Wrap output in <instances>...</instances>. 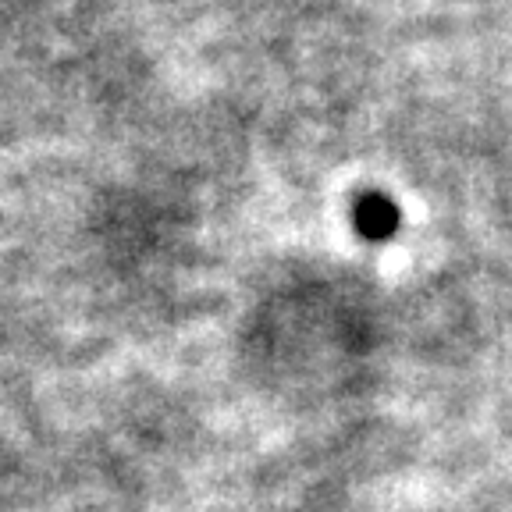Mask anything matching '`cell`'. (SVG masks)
I'll return each instance as SVG.
<instances>
[{
    "mask_svg": "<svg viewBox=\"0 0 512 512\" xmlns=\"http://www.w3.org/2000/svg\"><path fill=\"white\" fill-rule=\"evenodd\" d=\"M360 228L363 235H370V239H381V235H388L395 228V210L392 203L384 200H367L360 207Z\"/></svg>",
    "mask_w": 512,
    "mask_h": 512,
    "instance_id": "1",
    "label": "cell"
}]
</instances>
